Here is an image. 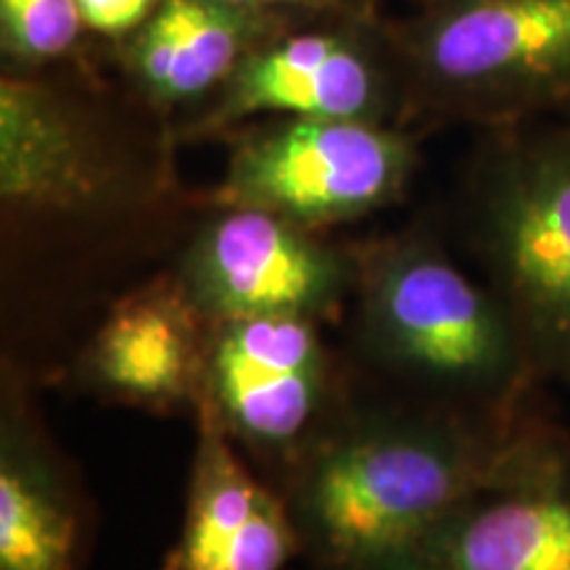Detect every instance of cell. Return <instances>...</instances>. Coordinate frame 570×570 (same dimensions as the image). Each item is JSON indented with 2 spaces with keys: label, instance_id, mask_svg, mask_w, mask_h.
Returning <instances> with one entry per match:
<instances>
[{
  "label": "cell",
  "instance_id": "6da1fadb",
  "mask_svg": "<svg viewBox=\"0 0 570 570\" xmlns=\"http://www.w3.org/2000/svg\"><path fill=\"white\" fill-rule=\"evenodd\" d=\"M562 470L570 436L529 410L377 415L309 454L291 515L327 566L365 570L481 491Z\"/></svg>",
  "mask_w": 570,
  "mask_h": 570
},
{
  "label": "cell",
  "instance_id": "7a4b0ae2",
  "mask_svg": "<svg viewBox=\"0 0 570 570\" xmlns=\"http://www.w3.org/2000/svg\"><path fill=\"white\" fill-rule=\"evenodd\" d=\"M360 259L365 344L389 367L481 412L525 410L541 381L515 323L431 238H399Z\"/></svg>",
  "mask_w": 570,
  "mask_h": 570
},
{
  "label": "cell",
  "instance_id": "3957f363",
  "mask_svg": "<svg viewBox=\"0 0 570 570\" xmlns=\"http://www.w3.org/2000/svg\"><path fill=\"white\" fill-rule=\"evenodd\" d=\"M386 40L433 117L499 130L570 109V0H431Z\"/></svg>",
  "mask_w": 570,
  "mask_h": 570
},
{
  "label": "cell",
  "instance_id": "277c9868",
  "mask_svg": "<svg viewBox=\"0 0 570 570\" xmlns=\"http://www.w3.org/2000/svg\"><path fill=\"white\" fill-rule=\"evenodd\" d=\"M499 127L475 175V244L537 373L570 386V127Z\"/></svg>",
  "mask_w": 570,
  "mask_h": 570
},
{
  "label": "cell",
  "instance_id": "5b68a950",
  "mask_svg": "<svg viewBox=\"0 0 570 570\" xmlns=\"http://www.w3.org/2000/svg\"><path fill=\"white\" fill-rule=\"evenodd\" d=\"M412 169L415 146L386 122L288 117L240 135L209 202L320 230L396 202Z\"/></svg>",
  "mask_w": 570,
  "mask_h": 570
},
{
  "label": "cell",
  "instance_id": "8992f818",
  "mask_svg": "<svg viewBox=\"0 0 570 570\" xmlns=\"http://www.w3.org/2000/svg\"><path fill=\"white\" fill-rule=\"evenodd\" d=\"M175 281L209 325L320 320L336 315L360 281V259L277 214L225 206L185 248Z\"/></svg>",
  "mask_w": 570,
  "mask_h": 570
},
{
  "label": "cell",
  "instance_id": "52a82bcc",
  "mask_svg": "<svg viewBox=\"0 0 570 570\" xmlns=\"http://www.w3.org/2000/svg\"><path fill=\"white\" fill-rule=\"evenodd\" d=\"M402 96L389 40H370L356 24L283 32L233 71L185 132L206 138L262 114L386 122Z\"/></svg>",
  "mask_w": 570,
  "mask_h": 570
},
{
  "label": "cell",
  "instance_id": "ba28073f",
  "mask_svg": "<svg viewBox=\"0 0 570 570\" xmlns=\"http://www.w3.org/2000/svg\"><path fill=\"white\" fill-rule=\"evenodd\" d=\"M331 365L315 320L252 317L209 325L196 412L233 441L283 452L325 407Z\"/></svg>",
  "mask_w": 570,
  "mask_h": 570
},
{
  "label": "cell",
  "instance_id": "9c48e42d",
  "mask_svg": "<svg viewBox=\"0 0 570 570\" xmlns=\"http://www.w3.org/2000/svg\"><path fill=\"white\" fill-rule=\"evenodd\" d=\"M117 159L96 122L32 77L0 82V198L13 217H75L114 196Z\"/></svg>",
  "mask_w": 570,
  "mask_h": 570
},
{
  "label": "cell",
  "instance_id": "30bf717a",
  "mask_svg": "<svg viewBox=\"0 0 570 570\" xmlns=\"http://www.w3.org/2000/svg\"><path fill=\"white\" fill-rule=\"evenodd\" d=\"M209 323L175 277H161L111 306L82 352V381L130 407L167 412L202 399Z\"/></svg>",
  "mask_w": 570,
  "mask_h": 570
},
{
  "label": "cell",
  "instance_id": "8fae6325",
  "mask_svg": "<svg viewBox=\"0 0 570 570\" xmlns=\"http://www.w3.org/2000/svg\"><path fill=\"white\" fill-rule=\"evenodd\" d=\"M365 570H570V470L481 491Z\"/></svg>",
  "mask_w": 570,
  "mask_h": 570
},
{
  "label": "cell",
  "instance_id": "7c38bea8",
  "mask_svg": "<svg viewBox=\"0 0 570 570\" xmlns=\"http://www.w3.org/2000/svg\"><path fill=\"white\" fill-rule=\"evenodd\" d=\"M196 415L185 523L161 570H283L302 544L294 515L238 460L223 428Z\"/></svg>",
  "mask_w": 570,
  "mask_h": 570
},
{
  "label": "cell",
  "instance_id": "4fadbf2b",
  "mask_svg": "<svg viewBox=\"0 0 570 570\" xmlns=\"http://www.w3.org/2000/svg\"><path fill=\"white\" fill-rule=\"evenodd\" d=\"M285 13L225 0H159L127 38L122 63L156 109L214 98L256 48L283 35Z\"/></svg>",
  "mask_w": 570,
  "mask_h": 570
},
{
  "label": "cell",
  "instance_id": "5bb4252c",
  "mask_svg": "<svg viewBox=\"0 0 570 570\" xmlns=\"http://www.w3.org/2000/svg\"><path fill=\"white\" fill-rule=\"evenodd\" d=\"M80 510L32 420L6 402L0 431V570H75Z\"/></svg>",
  "mask_w": 570,
  "mask_h": 570
},
{
  "label": "cell",
  "instance_id": "9a60e30c",
  "mask_svg": "<svg viewBox=\"0 0 570 570\" xmlns=\"http://www.w3.org/2000/svg\"><path fill=\"white\" fill-rule=\"evenodd\" d=\"M85 21L77 0H0L3 51L21 67L71 51Z\"/></svg>",
  "mask_w": 570,
  "mask_h": 570
},
{
  "label": "cell",
  "instance_id": "2e32d148",
  "mask_svg": "<svg viewBox=\"0 0 570 570\" xmlns=\"http://www.w3.org/2000/svg\"><path fill=\"white\" fill-rule=\"evenodd\" d=\"M77 6L88 30L119 38L138 30L151 17L159 0H77Z\"/></svg>",
  "mask_w": 570,
  "mask_h": 570
},
{
  "label": "cell",
  "instance_id": "e0dca14e",
  "mask_svg": "<svg viewBox=\"0 0 570 570\" xmlns=\"http://www.w3.org/2000/svg\"><path fill=\"white\" fill-rule=\"evenodd\" d=\"M256 11H306V13H338V17H367L373 0H225Z\"/></svg>",
  "mask_w": 570,
  "mask_h": 570
},
{
  "label": "cell",
  "instance_id": "ac0fdd59",
  "mask_svg": "<svg viewBox=\"0 0 570 570\" xmlns=\"http://www.w3.org/2000/svg\"><path fill=\"white\" fill-rule=\"evenodd\" d=\"M417 3H420V6H423V3H431V0H417Z\"/></svg>",
  "mask_w": 570,
  "mask_h": 570
}]
</instances>
